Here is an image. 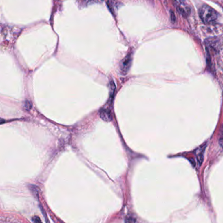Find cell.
<instances>
[{
  "label": "cell",
  "instance_id": "6da1fadb",
  "mask_svg": "<svg viewBox=\"0 0 223 223\" xmlns=\"http://www.w3.org/2000/svg\"><path fill=\"white\" fill-rule=\"evenodd\" d=\"M199 15L202 21L204 23L211 24L217 19L219 14L212 7L207 6V5H203L201 8L200 9Z\"/></svg>",
  "mask_w": 223,
  "mask_h": 223
},
{
  "label": "cell",
  "instance_id": "7a4b0ae2",
  "mask_svg": "<svg viewBox=\"0 0 223 223\" xmlns=\"http://www.w3.org/2000/svg\"><path fill=\"white\" fill-rule=\"evenodd\" d=\"M100 118L103 120L110 122L112 120V114L110 106H105L99 112Z\"/></svg>",
  "mask_w": 223,
  "mask_h": 223
},
{
  "label": "cell",
  "instance_id": "3957f363",
  "mask_svg": "<svg viewBox=\"0 0 223 223\" xmlns=\"http://www.w3.org/2000/svg\"><path fill=\"white\" fill-rule=\"evenodd\" d=\"M206 147H207V144L206 142L205 144H202L200 146L198 147L195 151V155L197 159V161H198L199 165H201L202 164V162H203L204 153H205V151H206Z\"/></svg>",
  "mask_w": 223,
  "mask_h": 223
},
{
  "label": "cell",
  "instance_id": "277c9868",
  "mask_svg": "<svg viewBox=\"0 0 223 223\" xmlns=\"http://www.w3.org/2000/svg\"><path fill=\"white\" fill-rule=\"evenodd\" d=\"M132 63V58L131 55H127L124 58L121 63V71L122 73L126 74L130 69Z\"/></svg>",
  "mask_w": 223,
  "mask_h": 223
},
{
  "label": "cell",
  "instance_id": "5b68a950",
  "mask_svg": "<svg viewBox=\"0 0 223 223\" xmlns=\"http://www.w3.org/2000/svg\"><path fill=\"white\" fill-rule=\"evenodd\" d=\"M173 1H174V3L176 6V8H177V9H185L187 8V7H185V8H184V7H183V6H185V0H173Z\"/></svg>",
  "mask_w": 223,
  "mask_h": 223
},
{
  "label": "cell",
  "instance_id": "8992f818",
  "mask_svg": "<svg viewBox=\"0 0 223 223\" xmlns=\"http://www.w3.org/2000/svg\"><path fill=\"white\" fill-rule=\"evenodd\" d=\"M219 143L220 144V146L223 148V125L222 126L221 129H220L219 138Z\"/></svg>",
  "mask_w": 223,
  "mask_h": 223
},
{
  "label": "cell",
  "instance_id": "52a82bcc",
  "mask_svg": "<svg viewBox=\"0 0 223 223\" xmlns=\"http://www.w3.org/2000/svg\"><path fill=\"white\" fill-rule=\"evenodd\" d=\"M136 219L133 216L127 217L125 219V223H136Z\"/></svg>",
  "mask_w": 223,
  "mask_h": 223
},
{
  "label": "cell",
  "instance_id": "ba28073f",
  "mask_svg": "<svg viewBox=\"0 0 223 223\" xmlns=\"http://www.w3.org/2000/svg\"><path fill=\"white\" fill-rule=\"evenodd\" d=\"M24 108L25 109V110H27L29 111L32 108V103H31L30 100H25V102H24Z\"/></svg>",
  "mask_w": 223,
  "mask_h": 223
},
{
  "label": "cell",
  "instance_id": "9c48e42d",
  "mask_svg": "<svg viewBox=\"0 0 223 223\" xmlns=\"http://www.w3.org/2000/svg\"><path fill=\"white\" fill-rule=\"evenodd\" d=\"M29 188L30 189V191L32 192V193L34 194L35 196L37 195V196L38 197V188H37V187L35 186V185H30Z\"/></svg>",
  "mask_w": 223,
  "mask_h": 223
},
{
  "label": "cell",
  "instance_id": "30bf717a",
  "mask_svg": "<svg viewBox=\"0 0 223 223\" xmlns=\"http://www.w3.org/2000/svg\"><path fill=\"white\" fill-rule=\"evenodd\" d=\"M32 221L33 223H42V221L38 216H34L32 217Z\"/></svg>",
  "mask_w": 223,
  "mask_h": 223
},
{
  "label": "cell",
  "instance_id": "8fae6325",
  "mask_svg": "<svg viewBox=\"0 0 223 223\" xmlns=\"http://www.w3.org/2000/svg\"><path fill=\"white\" fill-rule=\"evenodd\" d=\"M170 19H171V21H172V23H174L176 22L175 14L172 11H170Z\"/></svg>",
  "mask_w": 223,
  "mask_h": 223
},
{
  "label": "cell",
  "instance_id": "7c38bea8",
  "mask_svg": "<svg viewBox=\"0 0 223 223\" xmlns=\"http://www.w3.org/2000/svg\"><path fill=\"white\" fill-rule=\"evenodd\" d=\"M4 122H5V121H4V120H1V119H0V124L2 123H4Z\"/></svg>",
  "mask_w": 223,
  "mask_h": 223
}]
</instances>
